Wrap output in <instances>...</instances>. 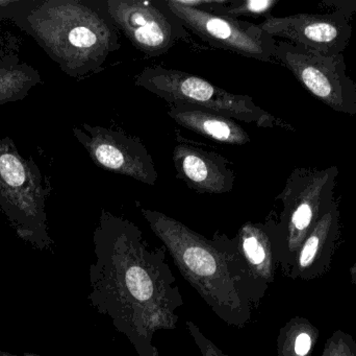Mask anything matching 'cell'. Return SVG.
I'll list each match as a JSON object with an SVG mask.
<instances>
[{
	"label": "cell",
	"instance_id": "6da1fadb",
	"mask_svg": "<svg viewBox=\"0 0 356 356\" xmlns=\"http://www.w3.org/2000/svg\"><path fill=\"white\" fill-rule=\"evenodd\" d=\"M94 252L92 305L110 318L138 356H160L156 334L177 330L184 305L166 248L150 246L134 222L104 209L94 232Z\"/></svg>",
	"mask_w": 356,
	"mask_h": 356
},
{
	"label": "cell",
	"instance_id": "7a4b0ae2",
	"mask_svg": "<svg viewBox=\"0 0 356 356\" xmlns=\"http://www.w3.org/2000/svg\"><path fill=\"white\" fill-rule=\"evenodd\" d=\"M141 212L211 311L232 327L248 325L269 286L252 273L236 238L217 233L207 238L160 211L142 208Z\"/></svg>",
	"mask_w": 356,
	"mask_h": 356
},
{
	"label": "cell",
	"instance_id": "3957f363",
	"mask_svg": "<svg viewBox=\"0 0 356 356\" xmlns=\"http://www.w3.org/2000/svg\"><path fill=\"white\" fill-rule=\"evenodd\" d=\"M339 169L297 167L289 176L277 196L282 211L278 221L266 222L271 236L276 263L288 277L297 252L324 212L334 201Z\"/></svg>",
	"mask_w": 356,
	"mask_h": 356
},
{
	"label": "cell",
	"instance_id": "277c9868",
	"mask_svg": "<svg viewBox=\"0 0 356 356\" xmlns=\"http://www.w3.org/2000/svg\"><path fill=\"white\" fill-rule=\"evenodd\" d=\"M135 84L166 100L169 105L186 102L234 121L254 123L257 127L294 130L286 121L257 106L250 96L232 93L207 79L177 69L145 67L136 77Z\"/></svg>",
	"mask_w": 356,
	"mask_h": 356
},
{
	"label": "cell",
	"instance_id": "5b68a950",
	"mask_svg": "<svg viewBox=\"0 0 356 356\" xmlns=\"http://www.w3.org/2000/svg\"><path fill=\"white\" fill-rule=\"evenodd\" d=\"M274 58L314 98L336 112L356 116V84L347 75L343 54L323 56L290 42L277 41Z\"/></svg>",
	"mask_w": 356,
	"mask_h": 356
},
{
	"label": "cell",
	"instance_id": "8992f818",
	"mask_svg": "<svg viewBox=\"0 0 356 356\" xmlns=\"http://www.w3.org/2000/svg\"><path fill=\"white\" fill-rule=\"evenodd\" d=\"M106 3L117 29L147 56H162L188 37L167 0H106Z\"/></svg>",
	"mask_w": 356,
	"mask_h": 356
},
{
	"label": "cell",
	"instance_id": "52a82bcc",
	"mask_svg": "<svg viewBox=\"0 0 356 356\" xmlns=\"http://www.w3.org/2000/svg\"><path fill=\"white\" fill-rule=\"evenodd\" d=\"M167 2L186 29L209 45L261 62H271L275 59L277 41L259 24L184 6L177 0Z\"/></svg>",
	"mask_w": 356,
	"mask_h": 356
},
{
	"label": "cell",
	"instance_id": "ba28073f",
	"mask_svg": "<svg viewBox=\"0 0 356 356\" xmlns=\"http://www.w3.org/2000/svg\"><path fill=\"white\" fill-rule=\"evenodd\" d=\"M259 26L273 38H282L323 56L343 54L353 36L350 15L340 10L326 14L269 16Z\"/></svg>",
	"mask_w": 356,
	"mask_h": 356
},
{
	"label": "cell",
	"instance_id": "9c48e42d",
	"mask_svg": "<svg viewBox=\"0 0 356 356\" xmlns=\"http://www.w3.org/2000/svg\"><path fill=\"white\" fill-rule=\"evenodd\" d=\"M86 130L79 136L100 169L156 185L159 175L154 158L139 138L111 127L86 125Z\"/></svg>",
	"mask_w": 356,
	"mask_h": 356
},
{
	"label": "cell",
	"instance_id": "30bf717a",
	"mask_svg": "<svg viewBox=\"0 0 356 356\" xmlns=\"http://www.w3.org/2000/svg\"><path fill=\"white\" fill-rule=\"evenodd\" d=\"M177 177L198 194H222L230 192L236 173L229 161L217 153L188 144H178L173 150Z\"/></svg>",
	"mask_w": 356,
	"mask_h": 356
},
{
	"label": "cell",
	"instance_id": "8fae6325",
	"mask_svg": "<svg viewBox=\"0 0 356 356\" xmlns=\"http://www.w3.org/2000/svg\"><path fill=\"white\" fill-rule=\"evenodd\" d=\"M340 238V209L336 200L322 215L297 252L288 277L313 281L328 273Z\"/></svg>",
	"mask_w": 356,
	"mask_h": 356
},
{
	"label": "cell",
	"instance_id": "7c38bea8",
	"mask_svg": "<svg viewBox=\"0 0 356 356\" xmlns=\"http://www.w3.org/2000/svg\"><path fill=\"white\" fill-rule=\"evenodd\" d=\"M168 115L181 127L218 144L245 146L250 142L248 133L234 119L194 105L170 104Z\"/></svg>",
	"mask_w": 356,
	"mask_h": 356
},
{
	"label": "cell",
	"instance_id": "4fadbf2b",
	"mask_svg": "<svg viewBox=\"0 0 356 356\" xmlns=\"http://www.w3.org/2000/svg\"><path fill=\"white\" fill-rule=\"evenodd\" d=\"M236 240L252 273L270 286L274 281L277 263L266 224H244L238 230Z\"/></svg>",
	"mask_w": 356,
	"mask_h": 356
},
{
	"label": "cell",
	"instance_id": "5bb4252c",
	"mask_svg": "<svg viewBox=\"0 0 356 356\" xmlns=\"http://www.w3.org/2000/svg\"><path fill=\"white\" fill-rule=\"evenodd\" d=\"M320 332L307 318L295 317L286 322L277 336L278 356H313Z\"/></svg>",
	"mask_w": 356,
	"mask_h": 356
},
{
	"label": "cell",
	"instance_id": "9a60e30c",
	"mask_svg": "<svg viewBox=\"0 0 356 356\" xmlns=\"http://www.w3.org/2000/svg\"><path fill=\"white\" fill-rule=\"evenodd\" d=\"M278 2V0H213V3L205 12L234 19L261 16L268 18Z\"/></svg>",
	"mask_w": 356,
	"mask_h": 356
},
{
	"label": "cell",
	"instance_id": "2e32d148",
	"mask_svg": "<svg viewBox=\"0 0 356 356\" xmlns=\"http://www.w3.org/2000/svg\"><path fill=\"white\" fill-rule=\"evenodd\" d=\"M321 356H356V341L351 334L336 330L326 341Z\"/></svg>",
	"mask_w": 356,
	"mask_h": 356
},
{
	"label": "cell",
	"instance_id": "e0dca14e",
	"mask_svg": "<svg viewBox=\"0 0 356 356\" xmlns=\"http://www.w3.org/2000/svg\"><path fill=\"white\" fill-rule=\"evenodd\" d=\"M0 173L4 181L12 186L22 185L25 181L24 167L14 155L4 154L0 157Z\"/></svg>",
	"mask_w": 356,
	"mask_h": 356
},
{
	"label": "cell",
	"instance_id": "ac0fdd59",
	"mask_svg": "<svg viewBox=\"0 0 356 356\" xmlns=\"http://www.w3.org/2000/svg\"><path fill=\"white\" fill-rule=\"evenodd\" d=\"M186 328L188 334L192 336L196 346L200 350L202 356H230L224 353L219 347L216 346L213 342L203 334V332L199 330L198 326L192 321L186 322Z\"/></svg>",
	"mask_w": 356,
	"mask_h": 356
},
{
	"label": "cell",
	"instance_id": "d6986e66",
	"mask_svg": "<svg viewBox=\"0 0 356 356\" xmlns=\"http://www.w3.org/2000/svg\"><path fill=\"white\" fill-rule=\"evenodd\" d=\"M349 277H350V282L356 286V263L351 265L349 269Z\"/></svg>",
	"mask_w": 356,
	"mask_h": 356
},
{
	"label": "cell",
	"instance_id": "ffe728a7",
	"mask_svg": "<svg viewBox=\"0 0 356 356\" xmlns=\"http://www.w3.org/2000/svg\"><path fill=\"white\" fill-rule=\"evenodd\" d=\"M0 356H18V355H10V353H1V355H0ZM22 356H37V355H22Z\"/></svg>",
	"mask_w": 356,
	"mask_h": 356
}]
</instances>
